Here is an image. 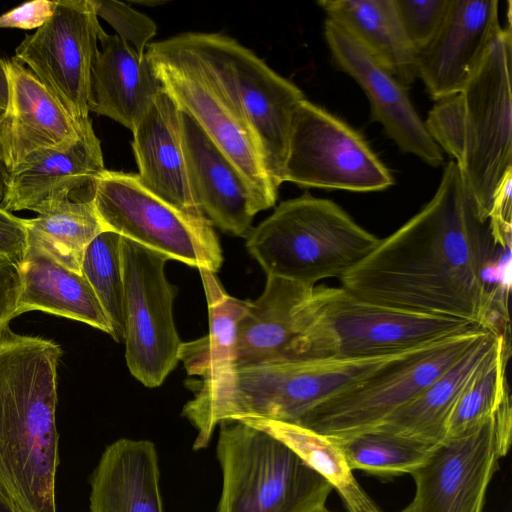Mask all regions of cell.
I'll return each mask as SVG.
<instances>
[{
	"instance_id": "6da1fadb",
	"label": "cell",
	"mask_w": 512,
	"mask_h": 512,
	"mask_svg": "<svg viewBox=\"0 0 512 512\" xmlns=\"http://www.w3.org/2000/svg\"><path fill=\"white\" fill-rule=\"evenodd\" d=\"M489 227L452 160L432 199L340 278L372 303L468 321L496 333L486 272L495 257Z\"/></svg>"
},
{
	"instance_id": "7a4b0ae2",
	"label": "cell",
	"mask_w": 512,
	"mask_h": 512,
	"mask_svg": "<svg viewBox=\"0 0 512 512\" xmlns=\"http://www.w3.org/2000/svg\"><path fill=\"white\" fill-rule=\"evenodd\" d=\"M61 355L50 339L0 334V503L10 512H57Z\"/></svg>"
},
{
	"instance_id": "3957f363",
	"label": "cell",
	"mask_w": 512,
	"mask_h": 512,
	"mask_svg": "<svg viewBox=\"0 0 512 512\" xmlns=\"http://www.w3.org/2000/svg\"><path fill=\"white\" fill-rule=\"evenodd\" d=\"M511 42V27L502 28L469 82L436 101L424 122L487 219L497 187L512 171Z\"/></svg>"
},
{
	"instance_id": "277c9868",
	"label": "cell",
	"mask_w": 512,
	"mask_h": 512,
	"mask_svg": "<svg viewBox=\"0 0 512 512\" xmlns=\"http://www.w3.org/2000/svg\"><path fill=\"white\" fill-rule=\"evenodd\" d=\"M474 328L480 327L365 301L342 287L314 286L302 305V336L295 361L392 355Z\"/></svg>"
},
{
	"instance_id": "5b68a950",
	"label": "cell",
	"mask_w": 512,
	"mask_h": 512,
	"mask_svg": "<svg viewBox=\"0 0 512 512\" xmlns=\"http://www.w3.org/2000/svg\"><path fill=\"white\" fill-rule=\"evenodd\" d=\"M379 241L338 204L306 193L281 202L251 229L246 248L267 276L314 287L342 278Z\"/></svg>"
},
{
	"instance_id": "8992f818",
	"label": "cell",
	"mask_w": 512,
	"mask_h": 512,
	"mask_svg": "<svg viewBox=\"0 0 512 512\" xmlns=\"http://www.w3.org/2000/svg\"><path fill=\"white\" fill-rule=\"evenodd\" d=\"M145 56L163 90L229 159L247 184L258 211L278 197L260 145L217 76L183 34L149 43Z\"/></svg>"
},
{
	"instance_id": "52a82bcc",
	"label": "cell",
	"mask_w": 512,
	"mask_h": 512,
	"mask_svg": "<svg viewBox=\"0 0 512 512\" xmlns=\"http://www.w3.org/2000/svg\"><path fill=\"white\" fill-rule=\"evenodd\" d=\"M223 489L216 512H320L331 485L290 447L240 420L220 424Z\"/></svg>"
},
{
	"instance_id": "ba28073f",
	"label": "cell",
	"mask_w": 512,
	"mask_h": 512,
	"mask_svg": "<svg viewBox=\"0 0 512 512\" xmlns=\"http://www.w3.org/2000/svg\"><path fill=\"white\" fill-rule=\"evenodd\" d=\"M487 333L474 328L408 351L317 403L292 424L334 442L368 432L422 392Z\"/></svg>"
},
{
	"instance_id": "9c48e42d",
	"label": "cell",
	"mask_w": 512,
	"mask_h": 512,
	"mask_svg": "<svg viewBox=\"0 0 512 512\" xmlns=\"http://www.w3.org/2000/svg\"><path fill=\"white\" fill-rule=\"evenodd\" d=\"M237 105L263 153L279 188L287 155L291 121L304 93L272 70L254 52L220 33H183Z\"/></svg>"
},
{
	"instance_id": "30bf717a",
	"label": "cell",
	"mask_w": 512,
	"mask_h": 512,
	"mask_svg": "<svg viewBox=\"0 0 512 512\" xmlns=\"http://www.w3.org/2000/svg\"><path fill=\"white\" fill-rule=\"evenodd\" d=\"M93 202L105 230L198 270L221 268L222 249L211 222L160 199L137 174L106 169L96 180Z\"/></svg>"
},
{
	"instance_id": "8fae6325",
	"label": "cell",
	"mask_w": 512,
	"mask_h": 512,
	"mask_svg": "<svg viewBox=\"0 0 512 512\" xmlns=\"http://www.w3.org/2000/svg\"><path fill=\"white\" fill-rule=\"evenodd\" d=\"M168 260L121 238L125 358L130 373L148 388L160 386L175 369L182 344L173 316L177 288L165 274Z\"/></svg>"
},
{
	"instance_id": "7c38bea8",
	"label": "cell",
	"mask_w": 512,
	"mask_h": 512,
	"mask_svg": "<svg viewBox=\"0 0 512 512\" xmlns=\"http://www.w3.org/2000/svg\"><path fill=\"white\" fill-rule=\"evenodd\" d=\"M512 405L488 421L445 438L410 475L412 501L400 512H482L499 460L511 445Z\"/></svg>"
},
{
	"instance_id": "4fadbf2b",
	"label": "cell",
	"mask_w": 512,
	"mask_h": 512,
	"mask_svg": "<svg viewBox=\"0 0 512 512\" xmlns=\"http://www.w3.org/2000/svg\"><path fill=\"white\" fill-rule=\"evenodd\" d=\"M353 192L385 190L394 179L356 130L304 99L290 127L283 182Z\"/></svg>"
},
{
	"instance_id": "5bb4252c",
	"label": "cell",
	"mask_w": 512,
	"mask_h": 512,
	"mask_svg": "<svg viewBox=\"0 0 512 512\" xmlns=\"http://www.w3.org/2000/svg\"><path fill=\"white\" fill-rule=\"evenodd\" d=\"M103 32L92 0H56L50 19L23 38L13 58L84 122L90 119L91 71Z\"/></svg>"
},
{
	"instance_id": "9a60e30c",
	"label": "cell",
	"mask_w": 512,
	"mask_h": 512,
	"mask_svg": "<svg viewBox=\"0 0 512 512\" xmlns=\"http://www.w3.org/2000/svg\"><path fill=\"white\" fill-rule=\"evenodd\" d=\"M8 98L0 113V202L7 177L36 154L75 142L92 124L76 121L15 58L5 61Z\"/></svg>"
},
{
	"instance_id": "2e32d148",
	"label": "cell",
	"mask_w": 512,
	"mask_h": 512,
	"mask_svg": "<svg viewBox=\"0 0 512 512\" xmlns=\"http://www.w3.org/2000/svg\"><path fill=\"white\" fill-rule=\"evenodd\" d=\"M324 34L335 64L366 94L372 119L403 152L430 166H440L442 150L414 108L406 87L338 22L327 19Z\"/></svg>"
},
{
	"instance_id": "e0dca14e",
	"label": "cell",
	"mask_w": 512,
	"mask_h": 512,
	"mask_svg": "<svg viewBox=\"0 0 512 512\" xmlns=\"http://www.w3.org/2000/svg\"><path fill=\"white\" fill-rule=\"evenodd\" d=\"M501 30L498 0H450L438 31L417 58L418 77L434 101L469 82Z\"/></svg>"
},
{
	"instance_id": "ac0fdd59",
	"label": "cell",
	"mask_w": 512,
	"mask_h": 512,
	"mask_svg": "<svg viewBox=\"0 0 512 512\" xmlns=\"http://www.w3.org/2000/svg\"><path fill=\"white\" fill-rule=\"evenodd\" d=\"M106 170L92 124L72 144L42 151L6 179L0 205L8 211L47 213L70 200H90Z\"/></svg>"
},
{
	"instance_id": "d6986e66",
	"label": "cell",
	"mask_w": 512,
	"mask_h": 512,
	"mask_svg": "<svg viewBox=\"0 0 512 512\" xmlns=\"http://www.w3.org/2000/svg\"><path fill=\"white\" fill-rule=\"evenodd\" d=\"M181 125L188 179L199 208L223 232L247 236L259 212L247 184L205 132L182 111Z\"/></svg>"
},
{
	"instance_id": "ffe728a7",
	"label": "cell",
	"mask_w": 512,
	"mask_h": 512,
	"mask_svg": "<svg viewBox=\"0 0 512 512\" xmlns=\"http://www.w3.org/2000/svg\"><path fill=\"white\" fill-rule=\"evenodd\" d=\"M132 134L140 183L175 208L194 216H204L188 179L181 111L162 86Z\"/></svg>"
},
{
	"instance_id": "44dd1931",
	"label": "cell",
	"mask_w": 512,
	"mask_h": 512,
	"mask_svg": "<svg viewBox=\"0 0 512 512\" xmlns=\"http://www.w3.org/2000/svg\"><path fill=\"white\" fill-rule=\"evenodd\" d=\"M313 287L267 276L264 290L240 320L235 368L295 361L302 336V305Z\"/></svg>"
},
{
	"instance_id": "7402d4cb",
	"label": "cell",
	"mask_w": 512,
	"mask_h": 512,
	"mask_svg": "<svg viewBox=\"0 0 512 512\" xmlns=\"http://www.w3.org/2000/svg\"><path fill=\"white\" fill-rule=\"evenodd\" d=\"M160 90L145 54L104 31L91 71L89 111L132 132Z\"/></svg>"
},
{
	"instance_id": "603a6c76",
	"label": "cell",
	"mask_w": 512,
	"mask_h": 512,
	"mask_svg": "<svg viewBox=\"0 0 512 512\" xmlns=\"http://www.w3.org/2000/svg\"><path fill=\"white\" fill-rule=\"evenodd\" d=\"M496 336L487 333L428 387L370 431L426 449L443 441L447 420L455 403L491 353Z\"/></svg>"
},
{
	"instance_id": "cb8c5ba5",
	"label": "cell",
	"mask_w": 512,
	"mask_h": 512,
	"mask_svg": "<svg viewBox=\"0 0 512 512\" xmlns=\"http://www.w3.org/2000/svg\"><path fill=\"white\" fill-rule=\"evenodd\" d=\"M90 484L91 512H163L157 452L148 440L107 446Z\"/></svg>"
},
{
	"instance_id": "d4e9b609",
	"label": "cell",
	"mask_w": 512,
	"mask_h": 512,
	"mask_svg": "<svg viewBox=\"0 0 512 512\" xmlns=\"http://www.w3.org/2000/svg\"><path fill=\"white\" fill-rule=\"evenodd\" d=\"M19 268L23 285L16 316L38 310L83 322L111 335L109 320L81 273L30 247Z\"/></svg>"
},
{
	"instance_id": "484cf974",
	"label": "cell",
	"mask_w": 512,
	"mask_h": 512,
	"mask_svg": "<svg viewBox=\"0 0 512 512\" xmlns=\"http://www.w3.org/2000/svg\"><path fill=\"white\" fill-rule=\"evenodd\" d=\"M318 5L405 87L418 77V53L405 33L395 0H321Z\"/></svg>"
},
{
	"instance_id": "4316f807",
	"label": "cell",
	"mask_w": 512,
	"mask_h": 512,
	"mask_svg": "<svg viewBox=\"0 0 512 512\" xmlns=\"http://www.w3.org/2000/svg\"><path fill=\"white\" fill-rule=\"evenodd\" d=\"M199 272L208 304L209 332L197 340L182 342L179 361L189 375L203 380L234 366L238 325L250 301L228 295L215 273L205 269Z\"/></svg>"
},
{
	"instance_id": "83f0119b",
	"label": "cell",
	"mask_w": 512,
	"mask_h": 512,
	"mask_svg": "<svg viewBox=\"0 0 512 512\" xmlns=\"http://www.w3.org/2000/svg\"><path fill=\"white\" fill-rule=\"evenodd\" d=\"M290 447L338 493L348 512H382L354 477L341 447L308 428L280 421L241 419Z\"/></svg>"
},
{
	"instance_id": "f1b7e54d",
	"label": "cell",
	"mask_w": 512,
	"mask_h": 512,
	"mask_svg": "<svg viewBox=\"0 0 512 512\" xmlns=\"http://www.w3.org/2000/svg\"><path fill=\"white\" fill-rule=\"evenodd\" d=\"M28 248H36L81 273L84 252L92 240L105 231L93 199L70 200L55 209L25 219Z\"/></svg>"
},
{
	"instance_id": "f546056e",
	"label": "cell",
	"mask_w": 512,
	"mask_h": 512,
	"mask_svg": "<svg viewBox=\"0 0 512 512\" xmlns=\"http://www.w3.org/2000/svg\"><path fill=\"white\" fill-rule=\"evenodd\" d=\"M507 358L506 336L497 334L491 353L455 403L447 420L445 438L488 421L511 400L506 378Z\"/></svg>"
},
{
	"instance_id": "4dcf8cb0",
	"label": "cell",
	"mask_w": 512,
	"mask_h": 512,
	"mask_svg": "<svg viewBox=\"0 0 512 512\" xmlns=\"http://www.w3.org/2000/svg\"><path fill=\"white\" fill-rule=\"evenodd\" d=\"M121 238L113 231L101 232L87 246L81 264V274L94 290L116 342L123 341L125 327Z\"/></svg>"
},
{
	"instance_id": "1f68e13d",
	"label": "cell",
	"mask_w": 512,
	"mask_h": 512,
	"mask_svg": "<svg viewBox=\"0 0 512 512\" xmlns=\"http://www.w3.org/2000/svg\"><path fill=\"white\" fill-rule=\"evenodd\" d=\"M336 443L341 447L352 470L382 477L411 474L425 461L432 449L374 431Z\"/></svg>"
},
{
	"instance_id": "d6a6232c",
	"label": "cell",
	"mask_w": 512,
	"mask_h": 512,
	"mask_svg": "<svg viewBox=\"0 0 512 512\" xmlns=\"http://www.w3.org/2000/svg\"><path fill=\"white\" fill-rule=\"evenodd\" d=\"M450 0H395L405 33L419 53L434 37Z\"/></svg>"
},
{
	"instance_id": "836d02e7",
	"label": "cell",
	"mask_w": 512,
	"mask_h": 512,
	"mask_svg": "<svg viewBox=\"0 0 512 512\" xmlns=\"http://www.w3.org/2000/svg\"><path fill=\"white\" fill-rule=\"evenodd\" d=\"M98 17L116 31V35L131 44L139 54H145L149 40L156 34V24L143 13L125 3L111 0H92Z\"/></svg>"
},
{
	"instance_id": "e575fe53",
	"label": "cell",
	"mask_w": 512,
	"mask_h": 512,
	"mask_svg": "<svg viewBox=\"0 0 512 512\" xmlns=\"http://www.w3.org/2000/svg\"><path fill=\"white\" fill-rule=\"evenodd\" d=\"M512 171L509 172L497 187L488 215L490 232L494 245L511 244L512 229Z\"/></svg>"
},
{
	"instance_id": "d590c367",
	"label": "cell",
	"mask_w": 512,
	"mask_h": 512,
	"mask_svg": "<svg viewBox=\"0 0 512 512\" xmlns=\"http://www.w3.org/2000/svg\"><path fill=\"white\" fill-rule=\"evenodd\" d=\"M28 237L24 218L0 205V257L20 266L27 254Z\"/></svg>"
},
{
	"instance_id": "8d00e7d4",
	"label": "cell",
	"mask_w": 512,
	"mask_h": 512,
	"mask_svg": "<svg viewBox=\"0 0 512 512\" xmlns=\"http://www.w3.org/2000/svg\"><path fill=\"white\" fill-rule=\"evenodd\" d=\"M22 276L18 265L0 257V334L17 317V305L22 291Z\"/></svg>"
},
{
	"instance_id": "74e56055",
	"label": "cell",
	"mask_w": 512,
	"mask_h": 512,
	"mask_svg": "<svg viewBox=\"0 0 512 512\" xmlns=\"http://www.w3.org/2000/svg\"><path fill=\"white\" fill-rule=\"evenodd\" d=\"M56 1L32 0L0 15V28L31 30L45 24L52 16Z\"/></svg>"
},
{
	"instance_id": "f35d334b",
	"label": "cell",
	"mask_w": 512,
	"mask_h": 512,
	"mask_svg": "<svg viewBox=\"0 0 512 512\" xmlns=\"http://www.w3.org/2000/svg\"><path fill=\"white\" fill-rule=\"evenodd\" d=\"M8 98V78L6 63L0 57V109L3 111L7 104Z\"/></svg>"
},
{
	"instance_id": "ab89813d",
	"label": "cell",
	"mask_w": 512,
	"mask_h": 512,
	"mask_svg": "<svg viewBox=\"0 0 512 512\" xmlns=\"http://www.w3.org/2000/svg\"><path fill=\"white\" fill-rule=\"evenodd\" d=\"M0 512H10L5 506L0 503Z\"/></svg>"
},
{
	"instance_id": "60d3db41",
	"label": "cell",
	"mask_w": 512,
	"mask_h": 512,
	"mask_svg": "<svg viewBox=\"0 0 512 512\" xmlns=\"http://www.w3.org/2000/svg\"><path fill=\"white\" fill-rule=\"evenodd\" d=\"M320 512H332V511H329L327 508L323 509L322 511Z\"/></svg>"
},
{
	"instance_id": "b9f144b4",
	"label": "cell",
	"mask_w": 512,
	"mask_h": 512,
	"mask_svg": "<svg viewBox=\"0 0 512 512\" xmlns=\"http://www.w3.org/2000/svg\"><path fill=\"white\" fill-rule=\"evenodd\" d=\"M2 112V110L0 109V113Z\"/></svg>"
}]
</instances>
